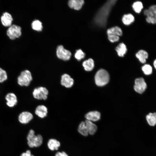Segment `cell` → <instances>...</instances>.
Returning a JSON list of instances; mask_svg holds the SVG:
<instances>
[{"label": "cell", "mask_w": 156, "mask_h": 156, "mask_svg": "<svg viewBox=\"0 0 156 156\" xmlns=\"http://www.w3.org/2000/svg\"><path fill=\"white\" fill-rule=\"evenodd\" d=\"M146 20L149 23L155 24H156V18L153 17H146Z\"/></svg>", "instance_id": "32"}, {"label": "cell", "mask_w": 156, "mask_h": 156, "mask_svg": "<svg viewBox=\"0 0 156 156\" xmlns=\"http://www.w3.org/2000/svg\"><path fill=\"white\" fill-rule=\"evenodd\" d=\"M88 133L91 135L94 134L97 130V126L92 122L86 120L85 121Z\"/></svg>", "instance_id": "18"}, {"label": "cell", "mask_w": 156, "mask_h": 156, "mask_svg": "<svg viewBox=\"0 0 156 156\" xmlns=\"http://www.w3.org/2000/svg\"><path fill=\"white\" fill-rule=\"evenodd\" d=\"M55 156H68L65 152H57L55 154Z\"/></svg>", "instance_id": "34"}, {"label": "cell", "mask_w": 156, "mask_h": 156, "mask_svg": "<svg viewBox=\"0 0 156 156\" xmlns=\"http://www.w3.org/2000/svg\"><path fill=\"white\" fill-rule=\"evenodd\" d=\"M147 88V84L143 78L139 77L135 80L134 89L137 92L142 94L145 92Z\"/></svg>", "instance_id": "7"}, {"label": "cell", "mask_w": 156, "mask_h": 156, "mask_svg": "<svg viewBox=\"0 0 156 156\" xmlns=\"http://www.w3.org/2000/svg\"><path fill=\"white\" fill-rule=\"evenodd\" d=\"M107 32L108 36L114 35L119 36H121L122 34V32L121 29L117 26L108 29Z\"/></svg>", "instance_id": "19"}, {"label": "cell", "mask_w": 156, "mask_h": 156, "mask_svg": "<svg viewBox=\"0 0 156 156\" xmlns=\"http://www.w3.org/2000/svg\"><path fill=\"white\" fill-rule=\"evenodd\" d=\"M32 77L31 72L25 70L21 71L17 78V83L21 86H28L32 80Z\"/></svg>", "instance_id": "4"}, {"label": "cell", "mask_w": 156, "mask_h": 156, "mask_svg": "<svg viewBox=\"0 0 156 156\" xmlns=\"http://www.w3.org/2000/svg\"><path fill=\"white\" fill-rule=\"evenodd\" d=\"M6 104L9 107H14L17 104L18 101L16 95L13 93L10 92L5 96Z\"/></svg>", "instance_id": "11"}, {"label": "cell", "mask_w": 156, "mask_h": 156, "mask_svg": "<svg viewBox=\"0 0 156 156\" xmlns=\"http://www.w3.org/2000/svg\"><path fill=\"white\" fill-rule=\"evenodd\" d=\"M85 56V53L81 49L77 50L75 54V58L78 61L84 58Z\"/></svg>", "instance_id": "29"}, {"label": "cell", "mask_w": 156, "mask_h": 156, "mask_svg": "<svg viewBox=\"0 0 156 156\" xmlns=\"http://www.w3.org/2000/svg\"><path fill=\"white\" fill-rule=\"evenodd\" d=\"M78 131L80 134L83 136H87L88 135L89 133L85 121L81 122L79 124Z\"/></svg>", "instance_id": "25"}, {"label": "cell", "mask_w": 156, "mask_h": 156, "mask_svg": "<svg viewBox=\"0 0 156 156\" xmlns=\"http://www.w3.org/2000/svg\"><path fill=\"white\" fill-rule=\"evenodd\" d=\"M85 117L87 120L92 121H96L100 118L101 114L97 111L90 112L86 114Z\"/></svg>", "instance_id": "14"}, {"label": "cell", "mask_w": 156, "mask_h": 156, "mask_svg": "<svg viewBox=\"0 0 156 156\" xmlns=\"http://www.w3.org/2000/svg\"><path fill=\"white\" fill-rule=\"evenodd\" d=\"M7 74L5 70L0 68V83H2L7 80Z\"/></svg>", "instance_id": "30"}, {"label": "cell", "mask_w": 156, "mask_h": 156, "mask_svg": "<svg viewBox=\"0 0 156 156\" xmlns=\"http://www.w3.org/2000/svg\"><path fill=\"white\" fill-rule=\"evenodd\" d=\"M13 19L12 15L9 13L5 12L1 17V21L2 25L5 27L11 25Z\"/></svg>", "instance_id": "12"}, {"label": "cell", "mask_w": 156, "mask_h": 156, "mask_svg": "<svg viewBox=\"0 0 156 156\" xmlns=\"http://www.w3.org/2000/svg\"><path fill=\"white\" fill-rule=\"evenodd\" d=\"M27 139V144L31 148L38 147L42 144L43 142V138L40 135H35V132L32 129L29 131Z\"/></svg>", "instance_id": "2"}, {"label": "cell", "mask_w": 156, "mask_h": 156, "mask_svg": "<svg viewBox=\"0 0 156 156\" xmlns=\"http://www.w3.org/2000/svg\"><path fill=\"white\" fill-rule=\"evenodd\" d=\"M134 16L131 14L124 15L122 18V22L127 25H130L134 21Z\"/></svg>", "instance_id": "24"}, {"label": "cell", "mask_w": 156, "mask_h": 156, "mask_svg": "<svg viewBox=\"0 0 156 156\" xmlns=\"http://www.w3.org/2000/svg\"><path fill=\"white\" fill-rule=\"evenodd\" d=\"M56 55L58 58L64 61L69 60L71 53L70 52L65 49L62 45L58 46L56 49Z\"/></svg>", "instance_id": "8"}, {"label": "cell", "mask_w": 156, "mask_h": 156, "mask_svg": "<svg viewBox=\"0 0 156 156\" xmlns=\"http://www.w3.org/2000/svg\"><path fill=\"white\" fill-rule=\"evenodd\" d=\"M20 156H34L31 154V151L29 150H27L25 152L22 153Z\"/></svg>", "instance_id": "33"}, {"label": "cell", "mask_w": 156, "mask_h": 156, "mask_svg": "<svg viewBox=\"0 0 156 156\" xmlns=\"http://www.w3.org/2000/svg\"><path fill=\"white\" fill-rule=\"evenodd\" d=\"M33 118L32 114L29 112L24 111L21 113L18 116V120L22 124H26L31 120Z\"/></svg>", "instance_id": "10"}, {"label": "cell", "mask_w": 156, "mask_h": 156, "mask_svg": "<svg viewBox=\"0 0 156 156\" xmlns=\"http://www.w3.org/2000/svg\"><path fill=\"white\" fill-rule=\"evenodd\" d=\"M153 66L156 70V59L154 60L153 62Z\"/></svg>", "instance_id": "35"}, {"label": "cell", "mask_w": 156, "mask_h": 156, "mask_svg": "<svg viewBox=\"0 0 156 156\" xmlns=\"http://www.w3.org/2000/svg\"><path fill=\"white\" fill-rule=\"evenodd\" d=\"M21 27L15 25H13L10 26L7 31V34L12 40L18 38L21 35Z\"/></svg>", "instance_id": "6"}, {"label": "cell", "mask_w": 156, "mask_h": 156, "mask_svg": "<svg viewBox=\"0 0 156 156\" xmlns=\"http://www.w3.org/2000/svg\"><path fill=\"white\" fill-rule=\"evenodd\" d=\"M142 70L144 74L147 75H150L153 73V68L150 64H146L142 67Z\"/></svg>", "instance_id": "28"}, {"label": "cell", "mask_w": 156, "mask_h": 156, "mask_svg": "<svg viewBox=\"0 0 156 156\" xmlns=\"http://www.w3.org/2000/svg\"><path fill=\"white\" fill-rule=\"evenodd\" d=\"M60 83L65 87L69 88L71 87L74 83L73 79L67 74H64L61 77Z\"/></svg>", "instance_id": "9"}, {"label": "cell", "mask_w": 156, "mask_h": 156, "mask_svg": "<svg viewBox=\"0 0 156 156\" xmlns=\"http://www.w3.org/2000/svg\"><path fill=\"white\" fill-rule=\"evenodd\" d=\"M148 124L151 126L153 127L156 125V112H150L146 117Z\"/></svg>", "instance_id": "17"}, {"label": "cell", "mask_w": 156, "mask_h": 156, "mask_svg": "<svg viewBox=\"0 0 156 156\" xmlns=\"http://www.w3.org/2000/svg\"><path fill=\"white\" fill-rule=\"evenodd\" d=\"M116 1V0H108L100 8L94 19L96 25L101 27L105 26L111 10Z\"/></svg>", "instance_id": "1"}, {"label": "cell", "mask_w": 156, "mask_h": 156, "mask_svg": "<svg viewBox=\"0 0 156 156\" xmlns=\"http://www.w3.org/2000/svg\"><path fill=\"white\" fill-rule=\"evenodd\" d=\"M115 50L118 55L120 57H123L127 51L126 46L123 43L119 44L116 47Z\"/></svg>", "instance_id": "20"}, {"label": "cell", "mask_w": 156, "mask_h": 156, "mask_svg": "<svg viewBox=\"0 0 156 156\" xmlns=\"http://www.w3.org/2000/svg\"><path fill=\"white\" fill-rule=\"evenodd\" d=\"M84 3L83 0H70L68 3L69 6L76 10H80Z\"/></svg>", "instance_id": "15"}, {"label": "cell", "mask_w": 156, "mask_h": 156, "mask_svg": "<svg viewBox=\"0 0 156 156\" xmlns=\"http://www.w3.org/2000/svg\"><path fill=\"white\" fill-rule=\"evenodd\" d=\"M109 80V75L108 72L105 70L100 69L96 73L95 76V81L96 84L99 86H102L108 83Z\"/></svg>", "instance_id": "3"}, {"label": "cell", "mask_w": 156, "mask_h": 156, "mask_svg": "<svg viewBox=\"0 0 156 156\" xmlns=\"http://www.w3.org/2000/svg\"><path fill=\"white\" fill-rule=\"evenodd\" d=\"M31 26L33 29L38 31H41L43 28L42 23L38 20L33 21Z\"/></svg>", "instance_id": "26"}, {"label": "cell", "mask_w": 156, "mask_h": 156, "mask_svg": "<svg viewBox=\"0 0 156 156\" xmlns=\"http://www.w3.org/2000/svg\"><path fill=\"white\" fill-rule=\"evenodd\" d=\"M82 66L85 70L86 71H90L94 67V62L93 60L89 58L83 62Z\"/></svg>", "instance_id": "22"}, {"label": "cell", "mask_w": 156, "mask_h": 156, "mask_svg": "<svg viewBox=\"0 0 156 156\" xmlns=\"http://www.w3.org/2000/svg\"><path fill=\"white\" fill-rule=\"evenodd\" d=\"M108 38L110 42H114L118 41L119 39V37L117 36L110 35L108 36Z\"/></svg>", "instance_id": "31"}, {"label": "cell", "mask_w": 156, "mask_h": 156, "mask_svg": "<svg viewBox=\"0 0 156 156\" xmlns=\"http://www.w3.org/2000/svg\"><path fill=\"white\" fill-rule=\"evenodd\" d=\"M60 145V143L59 141L53 139H50L47 143L48 148L51 151L58 150Z\"/></svg>", "instance_id": "21"}, {"label": "cell", "mask_w": 156, "mask_h": 156, "mask_svg": "<svg viewBox=\"0 0 156 156\" xmlns=\"http://www.w3.org/2000/svg\"><path fill=\"white\" fill-rule=\"evenodd\" d=\"M35 112L36 115L39 117L43 118L47 115L48 109L44 105H40L36 107Z\"/></svg>", "instance_id": "13"}, {"label": "cell", "mask_w": 156, "mask_h": 156, "mask_svg": "<svg viewBox=\"0 0 156 156\" xmlns=\"http://www.w3.org/2000/svg\"><path fill=\"white\" fill-rule=\"evenodd\" d=\"M49 91L46 88L40 86L34 89L32 94L34 97L38 100H46L48 97Z\"/></svg>", "instance_id": "5"}, {"label": "cell", "mask_w": 156, "mask_h": 156, "mask_svg": "<svg viewBox=\"0 0 156 156\" xmlns=\"http://www.w3.org/2000/svg\"><path fill=\"white\" fill-rule=\"evenodd\" d=\"M132 7L135 12L138 13H140L143 8L142 3L140 1H137L134 2Z\"/></svg>", "instance_id": "27"}, {"label": "cell", "mask_w": 156, "mask_h": 156, "mask_svg": "<svg viewBox=\"0 0 156 156\" xmlns=\"http://www.w3.org/2000/svg\"><path fill=\"white\" fill-rule=\"evenodd\" d=\"M146 17H153L156 18V5H153L150 6L148 9H145L143 12Z\"/></svg>", "instance_id": "23"}, {"label": "cell", "mask_w": 156, "mask_h": 156, "mask_svg": "<svg viewBox=\"0 0 156 156\" xmlns=\"http://www.w3.org/2000/svg\"><path fill=\"white\" fill-rule=\"evenodd\" d=\"M135 56L141 63L144 64L146 62V60L148 58V54L146 51L140 50L136 53Z\"/></svg>", "instance_id": "16"}]
</instances>
